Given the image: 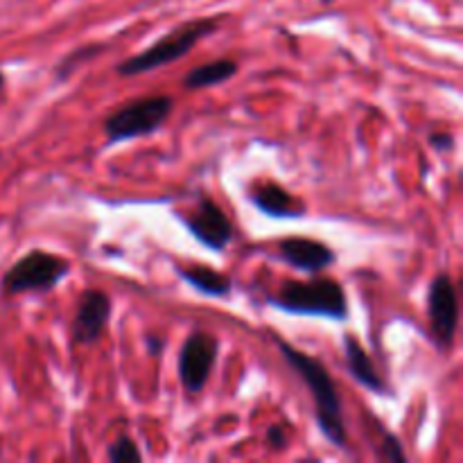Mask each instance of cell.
<instances>
[{"label": "cell", "instance_id": "obj_19", "mask_svg": "<svg viewBox=\"0 0 463 463\" xmlns=\"http://www.w3.org/2000/svg\"><path fill=\"white\" fill-rule=\"evenodd\" d=\"M267 443L271 448H285L288 439H285V430L280 425H274V428L267 430Z\"/></svg>", "mask_w": 463, "mask_h": 463}, {"label": "cell", "instance_id": "obj_5", "mask_svg": "<svg viewBox=\"0 0 463 463\" xmlns=\"http://www.w3.org/2000/svg\"><path fill=\"white\" fill-rule=\"evenodd\" d=\"M68 271H71V262L54 253L34 249L5 271L3 292L12 297L25 292H50L57 288L63 276H68Z\"/></svg>", "mask_w": 463, "mask_h": 463}, {"label": "cell", "instance_id": "obj_13", "mask_svg": "<svg viewBox=\"0 0 463 463\" xmlns=\"http://www.w3.org/2000/svg\"><path fill=\"white\" fill-rule=\"evenodd\" d=\"M179 276L185 280V283L193 285L197 292H202L203 297L224 298L231 294L229 276L220 274V271L211 269V267H202V265L179 267Z\"/></svg>", "mask_w": 463, "mask_h": 463}, {"label": "cell", "instance_id": "obj_6", "mask_svg": "<svg viewBox=\"0 0 463 463\" xmlns=\"http://www.w3.org/2000/svg\"><path fill=\"white\" fill-rule=\"evenodd\" d=\"M428 317L437 346L441 351H450L457 326H459V297H457V288L448 274H439L430 285Z\"/></svg>", "mask_w": 463, "mask_h": 463}, {"label": "cell", "instance_id": "obj_11", "mask_svg": "<svg viewBox=\"0 0 463 463\" xmlns=\"http://www.w3.org/2000/svg\"><path fill=\"white\" fill-rule=\"evenodd\" d=\"M344 351H346V366L348 373L357 380L364 389L378 393V396H387L389 387L383 378H380L378 369L373 366L371 357L366 355V351L362 348V344L357 342L353 335L344 337Z\"/></svg>", "mask_w": 463, "mask_h": 463}, {"label": "cell", "instance_id": "obj_9", "mask_svg": "<svg viewBox=\"0 0 463 463\" xmlns=\"http://www.w3.org/2000/svg\"><path fill=\"white\" fill-rule=\"evenodd\" d=\"M111 317V298L99 289H86L77 303L75 321H72V339L77 344H95L102 337Z\"/></svg>", "mask_w": 463, "mask_h": 463}, {"label": "cell", "instance_id": "obj_12", "mask_svg": "<svg viewBox=\"0 0 463 463\" xmlns=\"http://www.w3.org/2000/svg\"><path fill=\"white\" fill-rule=\"evenodd\" d=\"M251 203L269 217H301L306 215L303 203L276 184H265L251 193Z\"/></svg>", "mask_w": 463, "mask_h": 463}, {"label": "cell", "instance_id": "obj_7", "mask_svg": "<svg viewBox=\"0 0 463 463\" xmlns=\"http://www.w3.org/2000/svg\"><path fill=\"white\" fill-rule=\"evenodd\" d=\"M217 351H220V344L213 335L202 333V330L188 335L179 353V378L185 392L199 393L206 387L215 369Z\"/></svg>", "mask_w": 463, "mask_h": 463}, {"label": "cell", "instance_id": "obj_4", "mask_svg": "<svg viewBox=\"0 0 463 463\" xmlns=\"http://www.w3.org/2000/svg\"><path fill=\"white\" fill-rule=\"evenodd\" d=\"M172 109H175V99L170 95H149V98L131 99L129 104L113 111L104 120V134H107L109 143L143 138L165 125Z\"/></svg>", "mask_w": 463, "mask_h": 463}, {"label": "cell", "instance_id": "obj_2", "mask_svg": "<svg viewBox=\"0 0 463 463\" xmlns=\"http://www.w3.org/2000/svg\"><path fill=\"white\" fill-rule=\"evenodd\" d=\"M267 303L288 315L298 317H324L330 321H344L348 317L346 292L337 280L317 279L301 283L288 280Z\"/></svg>", "mask_w": 463, "mask_h": 463}, {"label": "cell", "instance_id": "obj_3", "mask_svg": "<svg viewBox=\"0 0 463 463\" xmlns=\"http://www.w3.org/2000/svg\"><path fill=\"white\" fill-rule=\"evenodd\" d=\"M217 18H194V21L184 23L176 30L167 32L163 39H158L156 43L149 45L143 52L134 54V57H127L125 61H120L116 66L118 75L122 77H136L143 75V72L156 71V68L167 66L172 61H179L184 59L194 45L202 39H206L208 34L217 30Z\"/></svg>", "mask_w": 463, "mask_h": 463}, {"label": "cell", "instance_id": "obj_1", "mask_svg": "<svg viewBox=\"0 0 463 463\" xmlns=\"http://www.w3.org/2000/svg\"><path fill=\"white\" fill-rule=\"evenodd\" d=\"M274 342L276 346H279L280 355L285 357V362L297 371L298 378H301L303 383H306V387L310 389L312 402H315V419L321 434H324L335 448H346V423H344L342 401H339V392L333 375L328 373V369H326L319 360H315V357L307 355V353L298 351L292 344L283 342L280 337H274Z\"/></svg>", "mask_w": 463, "mask_h": 463}, {"label": "cell", "instance_id": "obj_16", "mask_svg": "<svg viewBox=\"0 0 463 463\" xmlns=\"http://www.w3.org/2000/svg\"><path fill=\"white\" fill-rule=\"evenodd\" d=\"M107 457H109V461H113V463H140L143 461V455H140L138 446H136L129 437H120L118 441H113V446H109Z\"/></svg>", "mask_w": 463, "mask_h": 463}, {"label": "cell", "instance_id": "obj_18", "mask_svg": "<svg viewBox=\"0 0 463 463\" xmlns=\"http://www.w3.org/2000/svg\"><path fill=\"white\" fill-rule=\"evenodd\" d=\"M428 140L437 152H446V149L455 147V138L450 134H430Z\"/></svg>", "mask_w": 463, "mask_h": 463}, {"label": "cell", "instance_id": "obj_20", "mask_svg": "<svg viewBox=\"0 0 463 463\" xmlns=\"http://www.w3.org/2000/svg\"><path fill=\"white\" fill-rule=\"evenodd\" d=\"M3 84H5V75H3V72H0V89H3Z\"/></svg>", "mask_w": 463, "mask_h": 463}, {"label": "cell", "instance_id": "obj_8", "mask_svg": "<svg viewBox=\"0 0 463 463\" xmlns=\"http://www.w3.org/2000/svg\"><path fill=\"white\" fill-rule=\"evenodd\" d=\"M181 222L211 251H224L233 240V224L226 217V213L206 194L197 199L193 211L181 217Z\"/></svg>", "mask_w": 463, "mask_h": 463}, {"label": "cell", "instance_id": "obj_15", "mask_svg": "<svg viewBox=\"0 0 463 463\" xmlns=\"http://www.w3.org/2000/svg\"><path fill=\"white\" fill-rule=\"evenodd\" d=\"M104 45L99 43H93V45H81V48L72 50L71 54H68L66 59H61L57 66V80H66V77H71L72 72L77 71V68L81 66L84 61H89V59H93L95 54L102 50Z\"/></svg>", "mask_w": 463, "mask_h": 463}, {"label": "cell", "instance_id": "obj_10", "mask_svg": "<svg viewBox=\"0 0 463 463\" xmlns=\"http://www.w3.org/2000/svg\"><path fill=\"white\" fill-rule=\"evenodd\" d=\"M279 256L280 260H285L288 265H292L294 269L317 271L326 269V267L333 265L337 260V253L324 242H317L310 238H285L279 242Z\"/></svg>", "mask_w": 463, "mask_h": 463}, {"label": "cell", "instance_id": "obj_17", "mask_svg": "<svg viewBox=\"0 0 463 463\" xmlns=\"http://www.w3.org/2000/svg\"><path fill=\"white\" fill-rule=\"evenodd\" d=\"M380 450H383V457L389 461H407V455L405 450H402L401 441H398L393 434L389 432H383V446H380Z\"/></svg>", "mask_w": 463, "mask_h": 463}, {"label": "cell", "instance_id": "obj_14", "mask_svg": "<svg viewBox=\"0 0 463 463\" xmlns=\"http://www.w3.org/2000/svg\"><path fill=\"white\" fill-rule=\"evenodd\" d=\"M235 75H238V63L233 59H215L185 72L184 86L185 89H208V86L229 81Z\"/></svg>", "mask_w": 463, "mask_h": 463}]
</instances>
